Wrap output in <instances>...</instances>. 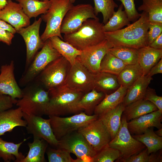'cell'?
<instances>
[{
	"label": "cell",
	"mask_w": 162,
	"mask_h": 162,
	"mask_svg": "<svg viewBox=\"0 0 162 162\" xmlns=\"http://www.w3.org/2000/svg\"><path fill=\"white\" fill-rule=\"evenodd\" d=\"M148 14L143 11L139 18L127 27L114 32H105V39L113 46H123L138 49L148 45Z\"/></svg>",
	"instance_id": "cell-1"
},
{
	"label": "cell",
	"mask_w": 162,
	"mask_h": 162,
	"mask_svg": "<svg viewBox=\"0 0 162 162\" xmlns=\"http://www.w3.org/2000/svg\"><path fill=\"white\" fill-rule=\"evenodd\" d=\"M49 91V100L44 115L60 116L76 114L83 110L78 106L83 93L72 89L66 85Z\"/></svg>",
	"instance_id": "cell-2"
},
{
	"label": "cell",
	"mask_w": 162,
	"mask_h": 162,
	"mask_svg": "<svg viewBox=\"0 0 162 162\" xmlns=\"http://www.w3.org/2000/svg\"><path fill=\"white\" fill-rule=\"evenodd\" d=\"M104 25L99 19H88L76 31L64 34L63 40L82 51L105 40Z\"/></svg>",
	"instance_id": "cell-3"
},
{
	"label": "cell",
	"mask_w": 162,
	"mask_h": 162,
	"mask_svg": "<svg viewBox=\"0 0 162 162\" xmlns=\"http://www.w3.org/2000/svg\"><path fill=\"white\" fill-rule=\"evenodd\" d=\"M22 90V97L16 105L23 112L40 116L44 115L49 100V91L35 80Z\"/></svg>",
	"instance_id": "cell-4"
},
{
	"label": "cell",
	"mask_w": 162,
	"mask_h": 162,
	"mask_svg": "<svg viewBox=\"0 0 162 162\" xmlns=\"http://www.w3.org/2000/svg\"><path fill=\"white\" fill-rule=\"evenodd\" d=\"M50 0V7L41 17L46 23L45 30L40 36L44 42L55 36L63 40L61 32L62 24L66 13L73 5L69 0Z\"/></svg>",
	"instance_id": "cell-5"
},
{
	"label": "cell",
	"mask_w": 162,
	"mask_h": 162,
	"mask_svg": "<svg viewBox=\"0 0 162 162\" xmlns=\"http://www.w3.org/2000/svg\"><path fill=\"white\" fill-rule=\"evenodd\" d=\"M70 66L61 56L48 64L34 80L48 90L65 85Z\"/></svg>",
	"instance_id": "cell-6"
},
{
	"label": "cell",
	"mask_w": 162,
	"mask_h": 162,
	"mask_svg": "<svg viewBox=\"0 0 162 162\" xmlns=\"http://www.w3.org/2000/svg\"><path fill=\"white\" fill-rule=\"evenodd\" d=\"M61 56L53 47L49 39L46 40L41 50L25 68L19 81L20 86L25 87L33 81L48 64Z\"/></svg>",
	"instance_id": "cell-7"
},
{
	"label": "cell",
	"mask_w": 162,
	"mask_h": 162,
	"mask_svg": "<svg viewBox=\"0 0 162 162\" xmlns=\"http://www.w3.org/2000/svg\"><path fill=\"white\" fill-rule=\"evenodd\" d=\"M52 131L59 140L64 136L84 127L97 119L98 116L88 115L82 111L68 117L49 116Z\"/></svg>",
	"instance_id": "cell-8"
},
{
	"label": "cell",
	"mask_w": 162,
	"mask_h": 162,
	"mask_svg": "<svg viewBox=\"0 0 162 162\" xmlns=\"http://www.w3.org/2000/svg\"><path fill=\"white\" fill-rule=\"evenodd\" d=\"M108 145L120 152L121 157L119 159L127 158L137 154L146 148L144 144L131 135L128 128V122L124 115L121 117V125L117 133Z\"/></svg>",
	"instance_id": "cell-9"
},
{
	"label": "cell",
	"mask_w": 162,
	"mask_h": 162,
	"mask_svg": "<svg viewBox=\"0 0 162 162\" xmlns=\"http://www.w3.org/2000/svg\"><path fill=\"white\" fill-rule=\"evenodd\" d=\"M57 148L64 149L74 154L84 162H92V158L97 154L83 135L77 131L64 136L58 140Z\"/></svg>",
	"instance_id": "cell-10"
},
{
	"label": "cell",
	"mask_w": 162,
	"mask_h": 162,
	"mask_svg": "<svg viewBox=\"0 0 162 162\" xmlns=\"http://www.w3.org/2000/svg\"><path fill=\"white\" fill-rule=\"evenodd\" d=\"M89 19H99L90 4L73 5L66 13L62 22L61 32L64 34L76 31Z\"/></svg>",
	"instance_id": "cell-11"
},
{
	"label": "cell",
	"mask_w": 162,
	"mask_h": 162,
	"mask_svg": "<svg viewBox=\"0 0 162 162\" xmlns=\"http://www.w3.org/2000/svg\"><path fill=\"white\" fill-rule=\"evenodd\" d=\"M65 85L85 94L94 88V74L76 58L75 62L71 65Z\"/></svg>",
	"instance_id": "cell-12"
},
{
	"label": "cell",
	"mask_w": 162,
	"mask_h": 162,
	"mask_svg": "<svg viewBox=\"0 0 162 162\" xmlns=\"http://www.w3.org/2000/svg\"><path fill=\"white\" fill-rule=\"evenodd\" d=\"M77 131L83 135L97 153L112 140L110 134L98 118Z\"/></svg>",
	"instance_id": "cell-13"
},
{
	"label": "cell",
	"mask_w": 162,
	"mask_h": 162,
	"mask_svg": "<svg viewBox=\"0 0 162 162\" xmlns=\"http://www.w3.org/2000/svg\"><path fill=\"white\" fill-rule=\"evenodd\" d=\"M23 118L26 121L28 133L32 134L34 138L42 139L51 146L57 147L58 140L56 138L51 128L50 118L23 113Z\"/></svg>",
	"instance_id": "cell-14"
},
{
	"label": "cell",
	"mask_w": 162,
	"mask_h": 162,
	"mask_svg": "<svg viewBox=\"0 0 162 162\" xmlns=\"http://www.w3.org/2000/svg\"><path fill=\"white\" fill-rule=\"evenodd\" d=\"M113 46L110 42L105 39L81 51L76 58L90 72L96 74L100 72V64L103 57Z\"/></svg>",
	"instance_id": "cell-15"
},
{
	"label": "cell",
	"mask_w": 162,
	"mask_h": 162,
	"mask_svg": "<svg viewBox=\"0 0 162 162\" xmlns=\"http://www.w3.org/2000/svg\"><path fill=\"white\" fill-rule=\"evenodd\" d=\"M42 19L41 17L35 20L31 25L22 28L16 33L23 38L26 47V68L31 63L38 50L43 46L44 42L41 39L39 34L40 27Z\"/></svg>",
	"instance_id": "cell-16"
},
{
	"label": "cell",
	"mask_w": 162,
	"mask_h": 162,
	"mask_svg": "<svg viewBox=\"0 0 162 162\" xmlns=\"http://www.w3.org/2000/svg\"><path fill=\"white\" fill-rule=\"evenodd\" d=\"M5 7L0 10V19L7 22L16 30L30 25V19L23 11L20 5L12 0H7Z\"/></svg>",
	"instance_id": "cell-17"
},
{
	"label": "cell",
	"mask_w": 162,
	"mask_h": 162,
	"mask_svg": "<svg viewBox=\"0 0 162 162\" xmlns=\"http://www.w3.org/2000/svg\"><path fill=\"white\" fill-rule=\"evenodd\" d=\"M14 64L12 61L10 64L2 65L0 68V94L9 95L14 99H20L22 90L15 77Z\"/></svg>",
	"instance_id": "cell-18"
},
{
	"label": "cell",
	"mask_w": 162,
	"mask_h": 162,
	"mask_svg": "<svg viewBox=\"0 0 162 162\" xmlns=\"http://www.w3.org/2000/svg\"><path fill=\"white\" fill-rule=\"evenodd\" d=\"M162 112L158 110L153 111L129 121L128 129L131 134L138 135L150 128L160 129L162 128Z\"/></svg>",
	"instance_id": "cell-19"
},
{
	"label": "cell",
	"mask_w": 162,
	"mask_h": 162,
	"mask_svg": "<svg viewBox=\"0 0 162 162\" xmlns=\"http://www.w3.org/2000/svg\"><path fill=\"white\" fill-rule=\"evenodd\" d=\"M23 112L19 107L10 109L0 113V136L10 132L17 126L26 127L27 122L22 119Z\"/></svg>",
	"instance_id": "cell-20"
},
{
	"label": "cell",
	"mask_w": 162,
	"mask_h": 162,
	"mask_svg": "<svg viewBox=\"0 0 162 162\" xmlns=\"http://www.w3.org/2000/svg\"><path fill=\"white\" fill-rule=\"evenodd\" d=\"M152 77L142 75L139 77L127 89L122 104L125 107L138 100L143 99Z\"/></svg>",
	"instance_id": "cell-21"
},
{
	"label": "cell",
	"mask_w": 162,
	"mask_h": 162,
	"mask_svg": "<svg viewBox=\"0 0 162 162\" xmlns=\"http://www.w3.org/2000/svg\"><path fill=\"white\" fill-rule=\"evenodd\" d=\"M138 63L142 75H147L151 68L162 58V49H157L149 46L138 49Z\"/></svg>",
	"instance_id": "cell-22"
},
{
	"label": "cell",
	"mask_w": 162,
	"mask_h": 162,
	"mask_svg": "<svg viewBox=\"0 0 162 162\" xmlns=\"http://www.w3.org/2000/svg\"><path fill=\"white\" fill-rule=\"evenodd\" d=\"M128 88L120 86L115 91L105 94L102 100L96 106L94 114L98 116L105 113L117 107L122 103Z\"/></svg>",
	"instance_id": "cell-23"
},
{
	"label": "cell",
	"mask_w": 162,
	"mask_h": 162,
	"mask_svg": "<svg viewBox=\"0 0 162 162\" xmlns=\"http://www.w3.org/2000/svg\"><path fill=\"white\" fill-rule=\"evenodd\" d=\"M125 106L121 103L114 109L98 116L110 134L112 139L117 133L121 124V117Z\"/></svg>",
	"instance_id": "cell-24"
},
{
	"label": "cell",
	"mask_w": 162,
	"mask_h": 162,
	"mask_svg": "<svg viewBox=\"0 0 162 162\" xmlns=\"http://www.w3.org/2000/svg\"><path fill=\"white\" fill-rule=\"evenodd\" d=\"M158 110L157 107L152 103L142 99L125 106L123 113L129 122Z\"/></svg>",
	"instance_id": "cell-25"
},
{
	"label": "cell",
	"mask_w": 162,
	"mask_h": 162,
	"mask_svg": "<svg viewBox=\"0 0 162 162\" xmlns=\"http://www.w3.org/2000/svg\"><path fill=\"white\" fill-rule=\"evenodd\" d=\"M117 76L111 74L99 72L94 74V89L105 94H110L120 86Z\"/></svg>",
	"instance_id": "cell-26"
},
{
	"label": "cell",
	"mask_w": 162,
	"mask_h": 162,
	"mask_svg": "<svg viewBox=\"0 0 162 162\" xmlns=\"http://www.w3.org/2000/svg\"><path fill=\"white\" fill-rule=\"evenodd\" d=\"M48 144L43 139L34 138L32 142L28 143L29 150L27 155L20 162H46L45 154Z\"/></svg>",
	"instance_id": "cell-27"
},
{
	"label": "cell",
	"mask_w": 162,
	"mask_h": 162,
	"mask_svg": "<svg viewBox=\"0 0 162 162\" xmlns=\"http://www.w3.org/2000/svg\"><path fill=\"white\" fill-rule=\"evenodd\" d=\"M53 47L62 56L65 58L71 65L75 62L77 57L80 55L81 51L72 45L61 39L57 36H53L49 39Z\"/></svg>",
	"instance_id": "cell-28"
},
{
	"label": "cell",
	"mask_w": 162,
	"mask_h": 162,
	"mask_svg": "<svg viewBox=\"0 0 162 162\" xmlns=\"http://www.w3.org/2000/svg\"><path fill=\"white\" fill-rule=\"evenodd\" d=\"M27 139H24L23 141L18 143L5 141L0 137V157L5 162H9L11 160L15 162H20L25 156L19 151L21 145Z\"/></svg>",
	"instance_id": "cell-29"
},
{
	"label": "cell",
	"mask_w": 162,
	"mask_h": 162,
	"mask_svg": "<svg viewBox=\"0 0 162 162\" xmlns=\"http://www.w3.org/2000/svg\"><path fill=\"white\" fill-rule=\"evenodd\" d=\"M20 5L22 10L29 19L45 14L51 4L50 0H16Z\"/></svg>",
	"instance_id": "cell-30"
},
{
	"label": "cell",
	"mask_w": 162,
	"mask_h": 162,
	"mask_svg": "<svg viewBox=\"0 0 162 162\" xmlns=\"http://www.w3.org/2000/svg\"><path fill=\"white\" fill-rule=\"evenodd\" d=\"M105 96L103 92L94 89L84 94L78 104V106L88 115H92L96 106Z\"/></svg>",
	"instance_id": "cell-31"
},
{
	"label": "cell",
	"mask_w": 162,
	"mask_h": 162,
	"mask_svg": "<svg viewBox=\"0 0 162 162\" xmlns=\"http://www.w3.org/2000/svg\"><path fill=\"white\" fill-rule=\"evenodd\" d=\"M132 136L147 147L149 154L156 153L162 148V137L157 135L153 128H148L143 133Z\"/></svg>",
	"instance_id": "cell-32"
},
{
	"label": "cell",
	"mask_w": 162,
	"mask_h": 162,
	"mask_svg": "<svg viewBox=\"0 0 162 162\" xmlns=\"http://www.w3.org/2000/svg\"><path fill=\"white\" fill-rule=\"evenodd\" d=\"M138 8L148 14L150 22L162 24V0H142Z\"/></svg>",
	"instance_id": "cell-33"
},
{
	"label": "cell",
	"mask_w": 162,
	"mask_h": 162,
	"mask_svg": "<svg viewBox=\"0 0 162 162\" xmlns=\"http://www.w3.org/2000/svg\"><path fill=\"white\" fill-rule=\"evenodd\" d=\"M142 75L141 69L138 63L126 65L117 76L120 86L128 88L139 77Z\"/></svg>",
	"instance_id": "cell-34"
},
{
	"label": "cell",
	"mask_w": 162,
	"mask_h": 162,
	"mask_svg": "<svg viewBox=\"0 0 162 162\" xmlns=\"http://www.w3.org/2000/svg\"><path fill=\"white\" fill-rule=\"evenodd\" d=\"M121 4L116 11H115L108 22L103 26L105 32H112L118 30L131 23Z\"/></svg>",
	"instance_id": "cell-35"
},
{
	"label": "cell",
	"mask_w": 162,
	"mask_h": 162,
	"mask_svg": "<svg viewBox=\"0 0 162 162\" xmlns=\"http://www.w3.org/2000/svg\"><path fill=\"white\" fill-rule=\"evenodd\" d=\"M109 52L121 60L126 65L138 63V49L123 46H113Z\"/></svg>",
	"instance_id": "cell-36"
},
{
	"label": "cell",
	"mask_w": 162,
	"mask_h": 162,
	"mask_svg": "<svg viewBox=\"0 0 162 162\" xmlns=\"http://www.w3.org/2000/svg\"><path fill=\"white\" fill-rule=\"evenodd\" d=\"M126 65L109 51L104 56L100 64V72L118 76Z\"/></svg>",
	"instance_id": "cell-37"
},
{
	"label": "cell",
	"mask_w": 162,
	"mask_h": 162,
	"mask_svg": "<svg viewBox=\"0 0 162 162\" xmlns=\"http://www.w3.org/2000/svg\"><path fill=\"white\" fill-rule=\"evenodd\" d=\"M94 12L96 16L101 13L103 17V23L105 24L115 11V8L118 7L114 0H93Z\"/></svg>",
	"instance_id": "cell-38"
},
{
	"label": "cell",
	"mask_w": 162,
	"mask_h": 162,
	"mask_svg": "<svg viewBox=\"0 0 162 162\" xmlns=\"http://www.w3.org/2000/svg\"><path fill=\"white\" fill-rule=\"evenodd\" d=\"M121 157V153L118 150L108 144L92 158V162H113Z\"/></svg>",
	"instance_id": "cell-39"
},
{
	"label": "cell",
	"mask_w": 162,
	"mask_h": 162,
	"mask_svg": "<svg viewBox=\"0 0 162 162\" xmlns=\"http://www.w3.org/2000/svg\"><path fill=\"white\" fill-rule=\"evenodd\" d=\"M155 153L148 154L147 148L138 153L132 155L127 158L119 159L118 161L123 162H160L162 158Z\"/></svg>",
	"instance_id": "cell-40"
},
{
	"label": "cell",
	"mask_w": 162,
	"mask_h": 162,
	"mask_svg": "<svg viewBox=\"0 0 162 162\" xmlns=\"http://www.w3.org/2000/svg\"><path fill=\"white\" fill-rule=\"evenodd\" d=\"M46 153L49 162H73L70 153L64 149L48 148Z\"/></svg>",
	"instance_id": "cell-41"
},
{
	"label": "cell",
	"mask_w": 162,
	"mask_h": 162,
	"mask_svg": "<svg viewBox=\"0 0 162 162\" xmlns=\"http://www.w3.org/2000/svg\"><path fill=\"white\" fill-rule=\"evenodd\" d=\"M120 1L124 8L128 19L130 22H134L140 17V14L137 10L134 3V0H116Z\"/></svg>",
	"instance_id": "cell-42"
},
{
	"label": "cell",
	"mask_w": 162,
	"mask_h": 162,
	"mask_svg": "<svg viewBox=\"0 0 162 162\" xmlns=\"http://www.w3.org/2000/svg\"><path fill=\"white\" fill-rule=\"evenodd\" d=\"M143 99L152 103L159 110L162 112V97L158 95L154 89L148 86Z\"/></svg>",
	"instance_id": "cell-43"
},
{
	"label": "cell",
	"mask_w": 162,
	"mask_h": 162,
	"mask_svg": "<svg viewBox=\"0 0 162 162\" xmlns=\"http://www.w3.org/2000/svg\"><path fill=\"white\" fill-rule=\"evenodd\" d=\"M162 33V24L150 22L147 32L148 45Z\"/></svg>",
	"instance_id": "cell-44"
},
{
	"label": "cell",
	"mask_w": 162,
	"mask_h": 162,
	"mask_svg": "<svg viewBox=\"0 0 162 162\" xmlns=\"http://www.w3.org/2000/svg\"><path fill=\"white\" fill-rule=\"evenodd\" d=\"M17 100L9 95L0 94V113L12 108Z\"/></svg>",
	"instance_id": "cell-45"
},
{
	"label": "cell",
	"mask_w": 162,
	"mask_h": 162,
	"mask_svg": "<svg viewBox=\"0 0 162 162\" xmlns=\"http://www.w3.org/2000/svg\"><path fill=\"white\" fill-rule=\"evenodd\" d=\"M14 34L9 31L0 28V41L10 46L12 44Z\"/></svg>",
	"instance_id": "cell-46"
},
{
	"label": "cell",
	"mask_w": 162,
	"mask_h": 162,
	"mask_svg": "<svg viewBox=\"0 0 162 162\" xmlns=\"http://www.w3.org/2000/svg\"><path fill=\"white\" fill-rule=\"evenodd\" d=\"M162 73V58H161L158 62L150 70L147 74L150 76Z\"/></svg>",
	"instance_id": "cell-47"
},
{
	"label": "cell",
	"mask_w": 162,
	"mask_h": 162,
	"mask_svg": "<svg viewBox=\"0 0 162 162\" xmlns=\"http://www.w3.org/2000/svg\"><path fill=\"white\" fill-rule=\"evenodd\" d=\"M148 46L155 49H162V33Z\"/></svg>",
	"instance_id": "cell-48"
},
{
	"label": "cell",
	"mask_w": 162,
	"mask_h": 162,
	"mask_svg": "<svg viewBox=\"0 0 162 162\" xmlns=\"http://www.w3.org/2000/svg\"><path fill=\"white\" fill-rule=\"evenodd\" d=\"M0 28L9 31L14 34L16 33V31L13 26L6 22L0 19Z\"/></svg>",
	"instance_id": "cell-49"
},
{
	"label": "cell",
	"mask_w": 162,
	"mask_h": 162,
	"mask_svg": "<svg viewBox=\"0 0 162 162\" xmlns=\"http://www.w3.org/2000/svg\"><path fill=\"white\" fill-rule=\"evenodd\" d=\"M7 3V0H0V10L5 7Z\"/></svg>",
	"instance_id": "cell-50"
},
{
	"label": "cell",
	"mask_w": 162,
	"mask_h": 162,
	"mask_svg": "<svg viewBox=\"0 0 162 162\" xmlns=\"http://www.w3.org/2000/svg\"><path fill=\"white\" fill-rule=\"evenodd\" d=\"M154 132L158 136H162V128L158 129Z\"/></svg>",
	"instance_id": "cell-51"
},
{
	"label": "cell",
	"mask_w": 162,
	"mask_h": 162,
	"mask_svg": "<svg viewBox=\"0 0 162 162\" xmlns=\"http://www.w3.org/2000/svg\"><path fill=\"white\" fill-rule=\"evenodd\" d=\"M69 0L72 4H73L75 2L76 0Z\"/></svg>",
	"instance_id": "cell-52"
},
{
	"label": "cell",
	"mask_w": 162,
	"mask_h": 162,
	"mask_svg": "<svg viewBox=\"0 0 162 162\" xmlns=\"http://www.w3.org/2000/svg\"><path fill=\"white\" fill-rule=\"evenodd\" d=\"M39 0L41 1H49L50 0Z\"/></svg>",
	"instance_id": "cell-53"
}]
</instances>
